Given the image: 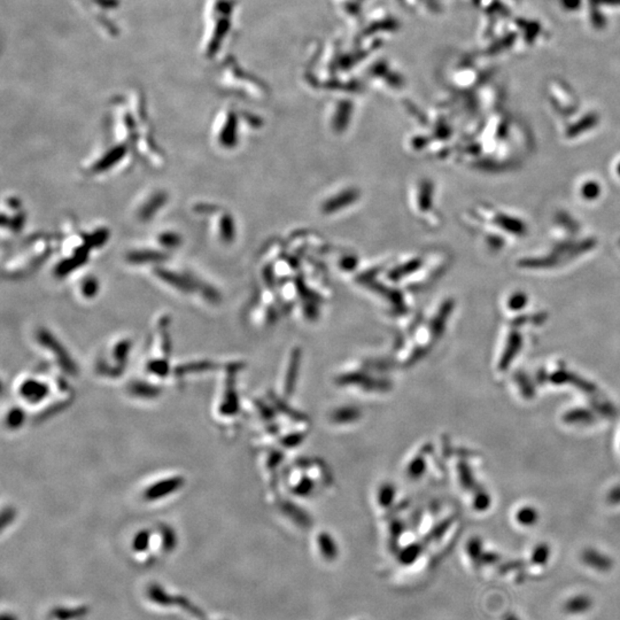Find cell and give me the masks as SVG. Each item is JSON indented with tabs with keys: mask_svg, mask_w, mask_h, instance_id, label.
I'll return each mask as SVG.
<instances>
[{
	"mask_svg": "<svg viewBox=\"0 0 620 620\" xmlns=\"http://www.w3.org/2000/svg\"><path fill=\"white\" fill-rule=\"evenodd\" d=\"M106 130L107 139L131 149L138 161L149 168L158 170L167 163L165 152L153 132L145 97L138 90H131L111 100Z\"/></svg>",
	"mask_w": 620,
	"mask_h": 620,
	"instance_id": "cell-1",
	"label": "cell"
},
{
	"mask_svg": "<svg viewBox=\"0 0 620 620\" xmlns=\"http://www.w3.org/2000/svg\"><path fill=\"white\" fill-rule=\"evenodd\" d=\"M56 258L53 263V277L65 279L82 270L97 252L105 247L111 238V230L105 225L82 228L76 218L63 220L56 232Z\"/></svg>",
	"mask_w": 620,
	"mask_h": 620,
	"instance_id": "cell-2",
	"label": "cell"
},
{
	"mask_svg": "<svg viewBox=\"0 0 620 620\" xmlns=\"http://www.w3.org/2000/svg\"><path fill=\"white\" fill-rule=\"evenodd\" d=\"M142 271L162 290L176 297L206 307L221 302V292L218 287L191 268L172 260V256L162 259Z\"/></svg>",
	"mask_w": 620,
	"mask_h": 620,
	"instance_id": "cell-3",
	"label": "cell"
},
{
	"mask_svg": "<svg viewBox=\"0 0 620 620\" xmlns=\"http://www.w3.org/2000/svg\"><path fill=\"white\" fill-rule=\"evenodd\" d=\"M56 234L38 231L30 234L3 262V278L21 281L35 274L56 254Z\"/></svg>",
	"mask_w": 620,
	"mask_h": 620,
	"instance_id": "cell-4",
	"label": "cell"
},
{
	"mask_svg": "<svg viewBox=\"0 0 620 620\" xmlns=\"http://www.w3.org/2000/svg\"><path fill=\"white\" fill-rule=\"evenodd\" d=\"M238 0H207L204 10L200 51L205 59H218L234 33Z\"/></svg>",
	"mask_w": 620,
	"mask_h": 620,
	"instance_id": "cell-5",
	"label": "cell"
},
{
	"mask_svg": "<svg viewBox=\"0 0 620 620\" xmlns=\"http://www.w3.org/2000/svg\"><path fill=\"white\" fill-rule=\"evenodd\" d=\"M136 161L138 158L131 149L106 138L103 145L82 162L81 172L90 179H111L129 172Z\"/></svg>",
	"mask_w": 620,
	"mask_h": 620,
	"instance_id": "cell-6",
	"label": "cell"
},
{
	"mask_svg": "<svg viewBox=\"0 0 620 620\" xmlns=\"http://www.w3.org/2000/svg\"><path fill=\"white\" fill-rule=\"evenodd\" d=\"M192 214L204 222L211 239L221 246H231L237 238L236 222L231 213L214 202H199L192 205Z\"/></svg>",
	"mask_w": 620,
	"mask_h": 620,
	"instance_id": "cell-7",
	"label": "cell"
},
{
	"mask_svg": "<svg viewBox=\"0 0 620 620\" xmlns=\"http://www.w3.org/2000/svg\"><path fill=\"white\" fill-rule=\"evenodd\" d=\"M237 109L225 106L218 111L211 124V140L216 149L229 152L236 149L240 136L241 120Z\"/></svg>",
	"mask_w": 620,
	"mask_h": 620,
	"instance_id": "cell-8",
	"label": "cell"
},
{
	"mask_svg": "<svg viewBox=\"0 0 620 620\" xmlns=\"http://www.w3.org/2000/svg\"><path fill=\"white\" fill-rule=\"evenodd\" d=\"M28 220V211L20 197L15 195H3L1 200V241L13 243L24 231Z\"/></svg>",
	"mask_w": 620,
	"mask_h": 620,
	"instance_id": "cell-9",
	"label": "cell"
},
{
	"mask_svg": "<svg viewBox=\"0 0 620 620\" xmlns=\"http://www.w3.org/2000/svg\"><path fill=\"white\" fill-rule=\"evenodd\" d=\"M169 204V193L161 188H149L136 199L131 216L138 225H149L165 211Z\"/></svg>",
	"mask_w": 620,
	"mask_h": 620,
	"instance_id": "cell-10",
	"label": "cell"
},
{
	"mask_svg": "<svg viewBox=\"0 0 620 620\" xmlns=\"http://www.w3.org/2000/svg\"><path fill=\"white\" fill-rule=\"evenodd\" d=\"M79 1L101 33L111 37L117 35L119 28H116L114 15L121 8L123 0H79Z\"/></svg>",
	"mask_w": 620,
	"mask_h": 620,
	"instance_id": "cell-11",
	"label": "cell"
},
{
	"mask_svg": "<svg viewBox=\"0 0 620 620\" xmlns=\"http://www.w3.org/2000/svg\"><path fill=\"white\" fill-rule=\"evenodd\" d=\"M142 243L155 251L172 255V253L176 250H179L183 244V237L179 231H176L174 229H163V230L154 232L149 238V240L142 241Z\"/></svg>",
	"mask_w": 620,
	"mask_h": 620,
	"instance_id": "cell-12",
	"label": "cell"
},
{
	"mask_svg": "<svg viewBox=\"0 0 620 620\" xmlns=\"http://www.w3.org/2000/svg\"><path fill=\"white\" fill-rule=\"evenodd\" d=\"M101 291L100 281L95 275H83L77 279L76 284L74 287V294L77 300L82 302H91L96 300Z\"/></svg>",
	"mask_w": 620,
	"mask_h": 620,
	"instance_id": "cell-13",
	"label": "cell"
},
{
	"mask_svg": "<svg viewBox=\"0 0 620 620\" xmlns=\"http://www.w3.org/2000/svg\"><path fill=\"white\" fill-rule=\"evenodd\" d=\"M86 605L76 607H56L51 610L50 616L54 620H82L89 614Z\"/></svg>",
	"mask_w": 620,
	"mask_h": 620,
	"instance_id": "cell-14",
	"label": "cell"
},
{
	"mask_svg": "<svg viewBox=\"0 0 620 620\" xmlns=\"http://www.w3.org/2000/svg\"><path fill=\"white\" fill-rule=\"evenodd\" d=\"M147 598L154 604L161 605L163 607H168L170 605L176 604L177 605V596H172L169 594L158 584L149 585L147 588Z\"/></svg>",
	"mask_w": 620,
	"mask_h": 620,
	"instance_id": "cell-15",
	"label": "cell"
},
{
	"mask_svg": "<svg viewBox=\"0 0 620 620\" xmlns=\"http://www.w3.org/2000/svg\"><path fill=\"white\" fill-rule=\"evenodd\" d=\"M591 607V601L586 596H576L572 600H569L568 603L565 605L568 612L571 614H580L584 611L588 610V607Z\"/></svg>",
	"mask_w": 620,
	"mask_h": 620,
	"instance_id": "cell-16",
	"label": "cell"
},
{
	"mask_svg": "<svg viewBox=\"0 0 620 620\" xmlns=\"http://www.w3.org/2000/svg\"><path fill=\"white\" fill-rule=\"evenodd\" d=\"M149 532H140L139 535H136L133 544H132V547L135 549L136 553H144V550H146V548L149 547Z\"/></svg>",
	"mask_w": 620,
	"mask_h": 620,
	"instance_id": "cell-17",
	"label": "cell"
},
{
	"mask_svg": "<svg viewBox=\"0 0 620 620\" xmlns=\"http://www.w3.org/2000/svg\"><path fill=\"white\" fill-rule=\"evenodd\" d=\"M1 620H17V618L15 617V614L3 612V614H1Z\"/></svg>",
	"mask_w": 620,
	"mask_h": 620,
	"instance_id": "cell-18",
	"label": "cell"
},
{
	"mask_svg": "<svg viewBox=\"0 0 620 620\" xmlns=\"http://www.w3.org/2000/svg\"><path fill=\"white\" fill-rule=\"evenodd\" d=\"M83 620V619H82Z\"/></svg>",
	"mask_w": 620,
	"mask_h": 620,
	"instance_id": "cell-19",
	"label": "cell"
}]
</instances>
